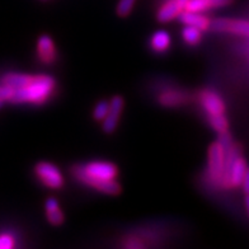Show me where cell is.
<instances>
[{"label": "cell", "mask_w": 249, "mask_h": 249, "mask_svg": "<svg viewBox=\"0 0 249 249\" xmlns=\"http://www.w3.org/2000/svg\"><path fill=\"white\" fill-rule=\"evenodd\" d=\"M71 173L83 184L94 188L95 191L106 195L121 194V184L116 178L118 177V167L111 161H89L83 165L72 168Z\"/></svg>", "instance_id": "1"}, {"label": "cell", "mask_w": 249, "mask_h": 249, "mask_svg": "<svg viewBox=\"0 0 249 249\" xmlns=\"http://www.w3.org/2000/svg\"><path fill=\"white\" fill-rule=\"evenodd\" d=\"M56 88V80L51 75H33L28 86L16 89L12 103H32L41 106L46 103Z\"/></svg>", "instance_id": "2"}, {"label": "cell", "mask_w": 249, "mask_h": 249, "mask_svg": "<svg viewBox=\"0 0 249 249\" xmlns=\"http://www.w3.org/2000/svg\"><path fill=\"white\" fill-rule=\"evenodd\" d=\"M35 174L45 186L51 190H60L65 183L59 167L50 161H38L35 165Z\"/></svg>", "instance_id": "3"}, {"label": "cell", "mask_w": 249, "mask_h": 249, "mask_svg": "<svg viewBox=\"0 0 249 249\" xmlns=\"http://www.w3.org/2000/svg\"><path fill=\"white\" fill-rule=\"evenodd\" d=\"M224 163V150L219 142H213L207 151V176L211 182L221 186V178H223Z\"/></svg>", "instance_id": "4"}, {"label": "cell", "mask_w": 249, "mask_h": 249, "mask_svg": "<svg viewBox=\"0 0 249 249\" xmlns=\"http://www.w3.org/2000/svg\"><path fill=\"white\" fill-rule=\"evenodd\" d=\"M210 28L216 32H228L249 37V20L216 18L210 22Z\"/></svg>", "instance_id": "5"}, {"label": "cell", "mask_w": 249, "mask_h": 249, "mask_svg": "<svg viewBox=\"0 0 249 249\" xmlns=\"http://www.w3.org/2000/svg\"><path fill=\"white\" fill-rule=\"evenodd\" d=\"M124 107V99L121 95H115L109 101L108 115L102 121V130L106 134H113L118 126L120 118H121L122 111Z\"/></svg>", "instance_id": "6"}, {"label": "cell", "mask_w": 249, "mask_h": 249, "mask_svg": "<svg viewBox=\"0 0 249 249\" xmlns=\"http://www.w3.org/2000/svg\"><path fill=\"white\" fill-rule=\"evenodd\" d=\"M198 101H200L202 108L207 115H223L225 113V103L216 92L211 89H202L198 93Z\"/></svg>", "instance_id": "7"}, {"label": "cell", "mask_w": 249, "mask_h": 249, "mask_svg": "<svg viewBox=\"0 0 249 249\" xmlns=\"http://www.w3.org/2000/svg\"><path fill=\"white\" fill-rule=\"evenodd\" d=\"M191 95L182 89H167L158 95V103L165 108H178L190 102Z\"/></svg>", "instance_id": "8"}, {"label": "cell", "mask_w": 249, "mask_h": 249, "mask_svg": "<svg viewBox=\"0 0 249 249\" xmlns=\"http://www.w3.org/2000/svg\"><path fill=\"white\" fill-rule=\"evenodd\" d=\"M37 56L45 65H51L56 60V47L53 39L47 35H41L37 39Z\"/></svg>", "instance_id": "9"}, {"label": "cell", "mask_w": 249, "mask_h": 249, "mask_svg": "<svg viewBox=\"0 0 249 249\" xmlns=\"http://www.w3.org/2000/svg\"><path fill=\"white\" fill-rule=\"evenodd\" d=\"M184 8L179 4L178 0H165L157 12V20L160 23H168L178 18Z\"/></svg>", "instance_id": "10"}, {"label": "cell", "mask_w": 249, "mask_h": 249, "mask_svg": "<svg viewBox=\"0 0 249 249\" xmlns=\"http://www.w3.org/2000/svg\"><path fill=\"white\" fill-rule=\"evenodd\" d=\"M178 19L184 26H192L196 27L198 30L207 31L210 30V22L211 20L207 18L205 14L200 13V12H191V10L184 9L182 13L179 14Z\"/></svg>", "instance_id": "11"}, {"label": "cell", "mask_w": 249, "mask_h": 249, "mask_svg": "<svg viewBox=\"0 0 249 249\" xmlns=\"http://www.w3.org/2000/svg\"><path fill=\"white\" fill-rule=\"evenodd\" d=\"M233 1L234 0H188L184 9L202 13V12H207V10L228 7Z\"/></svg>", "instance_id": "12"}, {"label": "cell", "mask_w": 249, "mask_h": 249, "mask_svg": "<svg viewBox=\"0 0 249 249\" xmlns=\"http://www.w3.org/2000/svg\"><path fill=\"white\" fill-rule=\"evenodd\" d=\"M172 38L171 35L167 31L160 30L157 31L151 35L149 39V47L153 53H167L168 50L171 49Z\"/></svg>", "instance_id": "13"}, {"label": "cell", "mask_w": 249, "mask_h": 249, "mask_svg": "<svg viewBox=\"0 0 249 249\" xmlns=\"http://www.w3.org/2000/svg\"><path fill=\"white\" fill-rule=\"evenodd\" d=\"M45 213L47 221L53 226H60L65 221V215L60 209L59 201L55 197H49L45 202Z\"/></svg>", "instance_id": "14"}, {"label": "cell", "mask_w": 249, "mask_h": 249, "mask_svg": "<svg viewBox=\"0 0 249 249\" xmlns=\"http://www.w3.org/2000/svg\"><path fill=\"white\" fill-rule=\"evenodd\" d=\"M248 169L247 167V161L244 160L240 155L239 158H236L235 161L233 163L231 168H230L229 172V184L230 187H238L242 186V182L244 179V176H246V172Z\"/></svg>", "instance_id": "15"}, {"label": "cell", "mask_w": 249, "mask_h": 249, "mask_svg": "<svg viewBox=\"0 0 249 249\" xmlns=\"http://www.w3.org/2000/svg\"><path fill=\"white\" fill-rule=\"evenodd\" d=\"M32 79L33 75L24 72H7L1 78V84L12 87L13 89H19L28 86Z\"/></svg>", "instance_id": "16"}, {"label": "cell", "mask_w": 249, "mask_h": 249, "mask_svg": "<svg viewBox=\"0 0 249 249\" xmlns=\"http://www.w3.org/2000/svg\"><path fill=\"white\" fill-rule=\"evenodd\" d=\"M182 39L188 46H197L202 41V31L192 26H184L182 32Z\"/></svg>", "instance_id": "17"}, {"label": "cell", "mask_w": 249, "mask_h": 249, "mask_svg": "<svg viewBox=\"0 0 249 249\" xmlns=\"http://www.w3.org/2000/svg\"><path fill=\"white\" fill-rule=\"evenodd\" d=\"M207 121L217 134L228 131L229 124H228V120L225 117V113H223V115H207Z\"/></svg>", "instance_id": "18"}, {"label": "cell", "mask_w": 249, "mask_h": 249, "mask_svg": "<svg viewBox=\"0 0 249 249\" xmlns=\"http://www.w3.org/2000/svg\"><path fill=\"white\" fill-rule=\"evenodd\" d=\"M136 0H118L117 7H116V13L120 18H126L130 16L135 7Z\"/></svg>", "instance_id": "19"}, {"label": "cell", "mask_w": 249, "mask_h": 249, "mask_svg": "<svg viewBox=\"0 0 249 249\" xmlns=\"http://www.w3.org/2000/svg\"><path fill=\"white\" fill-rule=\"evenodd\" d=\"M109 111V101H99L97 105L94 106V109H93V118L95 121L102 122L106 118V116L108 115Z\"/></svg>", "instance_id": "20"}, {"label": "cell", "mask_w": 249, "mask_h": 249, "mask_svg": "<svg viewBox=\"0 0 249 249\" xmlns=\"http://www.w3.org/2000/svg\"><path fill=\"white\" fill-rule=\"evenodd\" d=\"M14 92H16V89H13L12 87L1 84L0 86V99L3 102H10L13 98Z\"/></svg>", "instance_id": "21"}, {"label": "cell", "mask_w": 249, "mask_h": 249, "mask_svg": "<svg viewBox=\"0 0 249 249\" xmlns=\"http://www.w3.org/2000/svg\"><path fill=\"white\" fill-rule=\"evenodd\" d=\"M14 240V236L10 234H0V249L13 248Z\"/></svg>", "instance_id": "22"}, {"label": "cell", "mask_w": 249, "mask_h": 249, "mask_svg": "<svg viewBox=\"0 0 249 249\" xmlns=\"http://www.w3.org/2000/svg\"><path fill=\"white\" fill-rule=\"evenodd\" d=\"M242 186H243V191H244V194L249 195V168L247 169L246 176H244V179H243V182H242Z\"/></svg>", "instance_id": "23"}, {"label": "cell", "mask_w": 249, "mask_h": 249, "mask_svg": "<svg viewBox=\"0 0 249 249\" xmlns=\"http://www.w3.org/2000/svg\"><path fill=\"white\" fill-rule=\"evenodd\" d=\"M246 207H247V213L249 215V195H246Z\"/></svg>", "instance_id": "24"}, {"label": "cell", "mask_w": 249, "mask_h": 249, "mask_svg": "<svg viewBox=\"0 0 249 249\" xmlns=\"http://www.w3.org/2000/svg\"><path fill=\"white\" fill-rule=\"evenodd\" d=\"M178 1H179V4H180V5H182V7H183V8H186L187 3H188V0H178Z\"/></svg>", "instance_id": "25"}, {"label": "cell", "mask_w": 249, "mask_h": 249, "mask_svg": "<svg viewBox=\"0 0 249 249\" xmlns=\"http://www.w3.org/2000/svg\"><path fill=\"white\" fill-rule=\"evenodd\" d=\"M3 103H4V102L1 101V99H0V108H1V107H3Z\"/></svg>", "instance_id": "26"}]
</instances>
